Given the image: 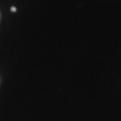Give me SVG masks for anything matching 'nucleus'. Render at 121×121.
I'll return each instance as SVG.
<instances>
[{
  "label": "nucleus",
  "mask_w": 121,
  "mask_h": 121,
  "mask_svg": "<svg viewBox=\"0 0 121 121\" xmlns=\"http://www.w3.org/2000/svg\"><path fill=\"white\" fill-rule=\"evenodd\" d=\"M11 10H12L13 12H15V11H16V8H15L14 6H12V7H11Z\"/></svg>",
  "instance_id": "obj_1"
}]
</instances>
